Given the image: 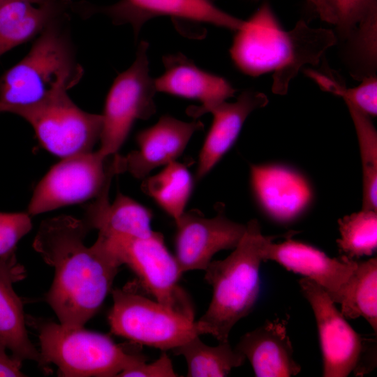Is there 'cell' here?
Returning <instances> with one entry per match:
<instances>
[{
    "instance_id": "cell-1",
    "label": "cell",
    "mask_w": 377,
    "mask_h": 377,
    "mask_svg": "<svg viewBox=\"0 0 377 377\" xmlns=\"http://www.w3.org/2000/svg\"><path fill=\"white\" fill-rule=\"evenodd\" d=\"M84 219L60 215L43 221L33 247L54 269L46 302L66 327H80L98 311L121 264L98 237L87 246Z\"/></svg>"
},
{
    "instance_id": "cell-2",
    "label": "cell",
    "mask_w": 377,
    "mask_h": 377,
    "mask_svg": "<svg viewBox=\"0 0 377 377\" xmlns=\"http://www.w3.org/2000/svg\"><path fill=\"white\" fill-rule=\"evenodd\" d=\"M235 32L230 48L235 66L251 77L273 72L272 91L279 95L287 93L290 81L304 65H317L338 40L331 29L311 27L303 20L284 31L268 3Z\"/></svg>"
},
{
    "instance_id": "cell-3",
    "label": "cell",
    "mask_w": 377,
    "mask_h": 377,
    "mask_svg": "<svg viewBox=\"0 0 377 377\" xmlns=\"http://www.w3.org/2000/svg\"><path fill=\"white\" fill-rule=\"evenodd\" d=\"M269 237L263 235L258 220L251 219L232 252L223 260H212L205 269L212 297L196 321L202 334L227 341L235 324L251 313L260 293V268Z\"/></svg>"
},
{
    "instance_id": "cell-4",
    "label": "cell",
    "mask_w": 377,
    "mask_h": 377,
    "mask_svg": "<svg viewBox=\"0 0 377 377\" xmlns=\"http://www.w3.org/2000/svg\"><path fill=\"white\" fill-rule=\"evenodd\" d=\"M67 18L39 34L30 50L0 77V112L31 106L67 93L84 73Z\"/></svg>"
},
{
    "instance_id": "cell-5",
    "label": "cell",
    "mask_w": 377,
    "mask_h": 377,
    "mask_svg": "<svg viewBox=\"0 0 377 377\" xmlns=\"http://www.w3.org/2000/svg\"><path fill=\"white\" fill-rule=\"evenodd\" d=\"M26 320L37 331L45 362L55 364L60 376H117L147 361L145 356L127 350L107 334L28 316Z\"/></svg>"
},
{
    "instance_id": "cell-6",
    "label": "cell",
    "mask_w": 377,
    "mask_h": 377,
    "mask_svg": "<svg viewBox=\"0 0 377 377\" xmlns=\"http://www.w3.org/2000/svg\"><path fill=\"white\" fill-rule=\"evenodd\" d=\"M304 297L315 316L323 356L324 377L362 376L376 366V339L358 334L316 283L304 277L299 281Z\"/></svg>"
},
{
    "instance_id": "cell-7",
    "label": "cell",
    "mask_w": 377,
    "mask_h": 377,
    "mask_svg": "<svg viewBox=\"0 0 377 377\" xmlns=\"http://www.w3.org/2000/svg\"><path fill=\"white\" fill-rule=\"evenodd\" d=\"M112 295L108 318L115 335L166 351L202 334L195 320L140 294L133 286L112 290Z\"/></svg>"
},
{
    "instance_id": "cell-8",
    "label": "cell",
    "mask_w": 377,
    "mask_h": 377,
    "mask_svg": "<svg viewBox=\"0 0 377 377\" xmlns=\"http://www.w3.org/2000/svg\"><path fill=\"white\" fill-rule=\"evenodd\" d=\"M122 265L138 276L154 300L172 311L194 320L193 304L179 284L182 275L175 258L165 244L161 233L147 238L98 235Z\"/></svg>"
},
{
    "instance_id": "cell-9",
    "label": "cell",
    "mask_w": 377,
    "mask_h": 377,
    "mask_svg": "<svg viewBox=\"0 0 377 377\" xmlns=\"http://www.w3.org/2000/svg\"><path fill=\"white\" fill-rule=\"evenodd\" d=\"M149 43L141 41L134 61L114 80L102 116L98 152L109 158L117 154L133 124L156 112L154 79L149 75Z\"/></svg>"
},
{
    "instance_id": "cell-10",
    "label": "cell",
    "mask_w": 377,
    "mask_h": 377,
    "mask_svg": "<svg viewBox=\"0 0 377 377\" xmlns=\"http://www.w3.org/2000/svg\"><path fill=\"white\" fill-rule=\"evenodd\" d=\"M33 128L41 146L61 158L93 151L99 142L101 114L80 108L64 93L37 104L9 109Z\"/></svg>"
},
{
    "instance_id": "cell-11",
    "label": "cell",
    "mask_w": 377,
    "mask_h": 377,
    "mask_svg": "<svg viewBox=\"0 0 377 377\" xmlns=\"http://www.w3.org/2000/svg\"><path fill=\"white\" fill-rule=\"evenodd\" d=\"M98 151L61 158L36 186L28 206L32 216L94 200L119 174L114 158L108 163Z\"/></svg>"
},
{
    "instance_id": "cell-12",
    "label": "cell",
    "mask_w": 377,
    "mask_h": 377,
    "mask_svg": "<svg viewBox=\"0 0 377 377\" xmlns=\"http://www.w3.org/2000/svg\"><path fill=\"white\" fill-rule=\"evenodd\" d=\"M175 223V258L182 274L205 271L216 253L233 249L246 230V225L228 219L222 209L210 218L195 209L185 211Z\"/></svg>"
},
{
    "instance_id": "cell-13",
    "label": "cell",
    "mask_w": 377,
    "mask_h": 377,
    "mask_svg": "<svg viewBox=\"0 0 377 377\" xmlns=\"http://www.w3.org/2000/svg\"><path fill=\"white\" fill-rule=\"evenodd\" d=\"M75 8L82 10L84 15L103 13L117 24H129L135 36L147 20L159 16L209 24L235 31L244 22L209 0H120L103 7L78 3H75Z\"/></svg>"
},
{
    "instance_id": "cell-14",
    "label": "cell",
    "mask_w": 377,
    "mask_h": 377,
    "mask_svg": "<svg viewBox=\"0 0 377 377\" xmlns=\"http://www.w3.org/2000/svg\"><path fill=\"white\" fill-rule=\"evenodd\" d=\"M269 237L263 249L264 261H274L286 269L304 276L319 285L336 304H340L357 260L345 256L331 258L308 244L286 239L273 242Z\"/></svg>"
},
{
    "instance_id": "cell-15",
    "label": "cell",
    "mask_w": 377,
    "mask_h": 377,
    "mask_svg": "<svg viewBox=\"0 0 377 377\" xmlns=\"http://www.w3.org/2000/svg\"><path fill=\"white\" fill-rule=\"evenodd\" d=\"M203 128L200 121L187 122L163 115L137 134V150L124 156L114 155L119 174L127 172L135 178H145L155 168L177 161L193 135Z\"/></svg>"
},
{
    "instance_id": "cell-16",
    "label": "cell",
    "mask_w": 377,
    "mask_h": 377,
    "mask_svg": "<svg viewBox=\"0 0 377 377\" xmlns=\"http://www.w3.org/2000/svg\"><path fill=\"white\" fill-rule=\"evenodd\" d=\"M164 73L154 79L157 92L200 101L186 112L194 118L206 114L208 109L234 96L236 89L223 77L198 67L182 53L163 57Z\"/></svg>"
},
{
    "instance_id": "cell-17",
    "label": "cell",
    "mask_w": 377,
    "mask_h": 377,
    "mask_svg": "<svg viewBox=\"0 0 377 377\" xmlns=\"http://www.w3.org/2000/svg\"><path fill=\"white\" fill-rule=\"evenodd\" d=\"M251 184L263 211L272 219L288 223L302 214L312 200L307 180L286 166L251 165Z\"/></svg>"
},
{
    "instance_id": "cell-18",
    "label": "cell",
    "mask_w": 377,
    "mask_h": 377,
    "mask_svg": "<svg viewBox=\"0 0 377 377\" xmlns=\"http://www.w3.org/2000/svg\"><path fill=\"white\" fill-rule=\"evenodd\" d=\"M268 102L265 94L246 90L235 102L224 101L207 110L213 121L199 154L197 181L206 176L233 145L249 115Z\"/></svg>"
},
{
    "instance_id": "cell-19",
    "label": "cell",
    "mask_w": 377,
    "mask_h": 377,
    "mask_svg": "<svg viewBox=\"0 0 377 377\" xmlns=\"http://www.w3.org/2000/svg\"><path fill=\"white\" fill-rule=\"evenodd\" d=\"M71 0H0V57L69 18Z\"/></svg>"
},
{
    "instance_id": "cell-20",
    "label": "cell",
    "mask_w": 377,
    "mask_h": 377,
    "mask_svg": "<svg viewBox=\"0 0 377 377\" xmlns=\"http://www.w3.org/2000/svg\"><path fill=\"white\" fill-rule=\"evenodd\" d=\"M287 323L280 318L267 320L244 334L235 347L249 361L256 376L288 377L300 372L301 367L293 357Z\"/></svg>"
},
{
    "instance_id": "cell-21",
    "label": "cell",
    "mask_w": 377,
    "mask_h": 377,
    "mask_svg": "<svg viewBox=\"0 0 377 377\" xmlns=\"http://www.w3.org/2000/svg\"><path fill=\"white\" fill-rule=\"evenodd\" d=\"M110 184L86 207L84 220L90 229L105 237L125 236L135 238L151 237L152 212L134 199L118 193L109 200Z\"/></svg>"
},
{
    "instance_id": "cell-22",
    "label": "cell",
    "mask_w": 377,
    "mask_h": 377,
    "mask_svg": "<svg viewBox=\"0 0 377 377\" xmlns=\"http://www.w3.org/2000/svg\"><path fill=\"white\" fill-rule=\"evenodd\" d=\"M15 280L0 269V343L21 361L36 362L48 373V364L30 341L22 302L15 292Z\"/></svg>"
},
{
    "instance_id": "cell-23",
    "label": "cell",
    "mask_w": 377,
    "mask_h": 377,
    "mask_svg": "<svg viewBox=\"0 0 377 377\" xmlns=\"http://www.w3.org/2000/svg\"><path fill=\"white\" fill-rule=\"evenodd\" d=\"M193 186V177L186 166L174 161L158 173L144 178L141 188L176 222L185 212Z\"/></svg>"
},
{
    "instance_id": "cell-24",
    "label": "cell",
    "mask_w": 377,
    "mask_h": 377,
    "mask_svg": "<svg viewBox=\"0 0 377 377\" xmlns=\"http://www.w3.org/2000/svg\"><path fill=\"white\" fill-rule=\"evenodd\" d=\"M172 351L184 357L188 377L227 376L232 369L240 367L246 360L229 341L212 346L205 343L200 336L194 337Z\"/></svg>"
},
{
    "instance_id": "cell-25",
    "label": "cell",
    "mask_w": 377,
    "mask_h": 377,
    "mask_svg": "<svg viewBox=\"0 0 377 377\" xmlns=\"http://www.w3.org/2000/svg\"><path fill=\"white\" fill-rule=\"evenodd\" d=\"M341 312L346 318L363 317L377 332V258L357 261L346 289Z\"/></svg>"
},
{
    "instance_id": "cell-26",
    "label": "cell",
    "mask_w": 377,
    "mask_h": 377,
    "mask_svg": "<svg viewBox=\"0 0 377 377\" xmlns=\"http://www.w3.org/2000/svg\"><path fill=\"white\" fill-rule=\"evenodd\" d=\"M362 166V209L377 211V132L370 117L348 101Z\"/></svg>"
},
{
    "instance_id": "cell-27",
    "label": "cell",
    "mask_w": 377,
    "mask_h": 377,
    "mask_svg": "<svg viewBox=\"0 0 377 377\" xmlns=\"http://www.w3.org/2000/svg\"><path fill=\"white\" fill-rule=\"evenodd\" d=\"M337 240L343 256L354 259L374 254L377 248V211L362 209L339 220Z\"/></svg>"
},
{
    "instance_id": "cell-28",
    "label": "cell",
    "mask_w": 377,
    "mask_h": 377,
    "mask_svg": "<svg viewBox=\"0 0 377 377\" xmlns=\"http://www.w3.org/2000/svg\"><path fill=\"white\" fill-rule=\"evenodd\" d=\"M31 228L28 212H0V269L15 282L24 279L26 274L24 267L16 258L17 244Z\"/></svg>"
},
{
    "instance_id": "cell-29",
    "label": "cell",
    "mask_w": 377,
    "mask_h": 377,
    "mask_svg": "<svg viewBox=\"0 0 377 377\" xmlns=\"http://www.w3.org/2000/svg\"><path fill=\"white\" fill-rule=\"evenodd\" d=\"M306 75L315 80L324 91L332 93L348 101L369 117L377 114V77H366L361 83L353 88H348L332 73L324 74L311 69L305 70Z\"/></svg>"
},
{
    "instance_id": "cell-30",
    "label": "cell",
    "mask_w": 377,
    "mask_h": 377,
    "mask_svg": "<svg viewBox=\"0 0 377 377\" xmlns=\"http://www.w3.org/2000/svg\"><path fill=\"white\" fill-rule=\"evenodd\" d=\"M339 37L348 40L357 28L377 17V0H326Z\"/></svg>"
},
{
    "instance_id": "cell-31",
    "label": "cell",
    "mask_w": 377,
    "mask_h": 377,
    "mask_svg": "<svg viewBox=\"0 0 377 377\" xmlns=\"http://www.w3.org/2000/svg\"><path fill=\"white\" fill-rule=\"evenodd\" d=\"M117 376H144V377H176L172 361L165 351L151 363L144 362L140 364L120 373Z\"/></svg>"
},
{
    "instance_id": "cell-32",
    "label": "cell",
    "mask_w": 377,
    "mask_h": 377,
    "mask_svg": "<svg viewBox=\"0 0 377 377\" xmlns=\"http://www.w3.org/2000/svg\"><path fill=\"white\" fill-rule=\"evenodd\" d=\"M6 350V348L0 343V377L26 376L21 371L22 361L11 354L8 355Z\"/></svg>"
},
{
    "instance_id": "cell-33",
    "label": "cell",
    "mask_w": 377,
    "mask_h": 377,
    "mask_svg": "<svg viewBox=\"0 0 377 377\" xmlns=\"http://www.w3.org/2000/svg\"><path fill=\"white\" fill-rule=\"evenodd\" d=\"M306 1L314 7L322 20L334 25V17L326 0Z\"/></svg>"
},
{
    "instance_id": "cell-34",
    "label": "cell",
    "mask_w": 377,
    "mask_h": 377,
    "mask_svg": "<svg viewBox=\"0 0 377 377\" xmlns=\"http://www.w3.org/2000/svg\"><path fill=\"white\" fill-rule=\"evenodd\" d=\"M209 1H210L213 2V1H214V0H209Z\"/></svg>"
}]
</instances>
